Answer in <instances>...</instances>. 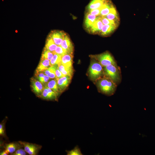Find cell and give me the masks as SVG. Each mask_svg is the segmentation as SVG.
I'll use <instances>...</instances> for the list:
<instances>
[{"label": "cell", "mask_w": 155, "mask_h": 155, "mask_svg": "<svg viewBox=\"0 0 155 155\" xmlns=\"http://www.w3.org/2000/svg\"><path fill=\"white\" fill-rule=\"evenodd\" d=\"M9 154V153L5 149L1 151L0 153V155H7Z\"/></svg>", "instance_id": "33"}, {"label": "cell", "mask_w": 155, "mask_h": 155, "mask_svg": "<svg viewBox=\"0 0 155 155\" xmlns=\"http://www.w3.org/2000/svg\"><path fill=\"white\" fill-rule=\"evenodd\" d=\"M26 152L30 155H37L42 148L40 145L24 141H19Z\"/></svg>", "instance_id": "5"}, {"label": "cell", "mask_w": 155, "mask_h": 155, "mask_svg": "<svg viewBox=\"0 0 155 155\" xmlns=\"http://www.w3.org/2000/svg\"><path fill=\"white\" fill-rule=\"evenodd\" d=\"M103 25L101 16H98L95 22L89 30L92 33H100Z\"/></svg>", "instance_id": "11"}, {"label": "cell", "mask_w": 155, "mask_h": 155, "mask_svg": "<svg viewBox=\"0 0 155 155\" xmlns=\"http://www.w3.org/2000/svg\"><path fill=\"white\" fill-rule=\"evenodd\" d=\"M104 16L108 19L114 21L117 23L119 22L118 15L115 8L114 6L111 8L109 13Z\"/></svg>", "instance_id": "21"}, {"label": "cell", "mask_w": 155, "mask_h": 155, "mask_svg": "<svg viewBox=\"0 0 155 155\" xmlns=\"http://www.w3.org/2000/svg\"><path fill=\"white\" fill-rule=\"evenodd\" d=\"M61 46L68 53L73 54V46L68 35H66L65 36Z\"/></svg>", "instance_id": "10"}, {"label": "cell", "mask_w": 155, "mask_h": 155, "mask_svg": "<svg viewBox=\"0 0 155 155\" xmlns=\"http://www.w3.org/2000/svg\"><path fill=\"white\" fill-rule=\"evenodd\" d=\"M97 16L92 15L88 12L86 15L84 26L86 28L89 30L96 20Z\"/></svg>", "instance_id": "16"}, {"label": "cell", "mask_w": 155, "mask_h": 155, "mask_svg": "<svg viewBox=\"0 0 155 155\" xmlns=\"http://www.w3.org/2000/svg\"><path fill=\"white\" fill-rule=\"evenodd\" d=\"M68 53L64 49L61 45L58 46L56 49L54 53L57 54L62 56Z\"/></svg>", "instance_id": "28"}, {"label": "cell", "mask_w": 155, "mask_h": 155, "mask_svg": "<svg viewBox=\"0 0 155 155\" xmlns=\"http://www.w3.org/2000/svg\"><path fill=\"white\" fill-rule=\"evenodd\" d=\"M55 75L56 79L59 78L63 77L62 73L58 68V65L57 67L55 70Z\"/></svg>", "instance_id": "32"}, {"label": "cell", "mask_w": 155, "mask_h": 155, "mask_svg": "<svg viewBox=\"0 0 155 155\" xmlns=\"http://www.w3.org/2000/svg\"><path fill=\"white\" fill-rule=\"evenodd\" d=\"M104 76L113 81L117 85L121 82L120 68L118 65H110L103 67Z\"/></svg>", "instance_id": "2"}, {"label": "cell", "mask_w": 155, "mask_h": 155, "mask_svg": "<svg viewBox=\"0 0 155 155\" xmlns=\"http://www.w3.org/2000/svg\"><path fill=\"white\" fill-rule=\"evenodd\" d=\"M57 46L54 43L51 38L49 36L46 40L44 49L50 51L54 54Z\"/></svg>", "instance_id": "19"}, {"label": "cell", "mask_w": 155, "mask_h": 155, "mask_svg": "<svg viewBox=\"0 0 155 155\" xmlns=\"http://www.w3.org/2000/svg\"><path fill=\"white\" fill-rule=\"evenodd\" d=\"M92 57L99 61L103 67L110 65H117L113 57L108 52L96 55Z\"/></svg>", "instance_id": "4"}, {"label": "cell", "mask_w": 155, "mask_h": 155, "mask_svg": "<svg viewBox=\"0 0 155 155\" xmlns=\"http://www.w3.org/2000/svg\"><path fill=\"white\" fill-rule=\"evenodd\" d=\"M5 122L4 120L0 124V135L3 137H5L6 136Z\"/></svg>", "instance_id": "29"}, {"label": "cell", "mask_w": 155, "mask_h": 155, "mask_svg": "<svg viewBox=\"0 0 155 155\" xmlns=\"http://www.w3.org/2000/svg\"><path fill=\"white\" fill-rule=\"evenodd\" d=\"M44 85L59 94L61 93L59 90L56 79L49 81Z\"/></svg>", "instance_id": "22"}, {"label": "cell", "mask_w": 155, "mask_h": 155, "mask_svg": "<svg viewBox=\"0 0 155 155\" xmlns=\"http://www.w3.org/2000/svg\"><path fill=\"white\" fill-rule=\"evenodd\" d=\"M30 81L32 91L36 96L40 97L43 91L44 86L41 82L34 78H31Z\"/></svg>", "instance_id": "7"}, {"label": "cell", "mask_w": 155, "mask_h": 155, "mask_svg": "<svg viewBox=\"0 0 155 155\" xmlns=\"http://www.w3.org/2000/svg\"><path fill=\"white\" fill-rule=\"evenodd\" d=\"M50 61L46 59H40V61L36 70V73L43 72L51 66Z\"/></svg>", "instance_id": "13"}, {"label": "cell", "mask_w": 155, "mask_h": 155, "mask_svg": "<svg viewBox=\"0 0 155 155\" xmlns=\"http://www.w3.org/2000/svg\"><path fill=\"white\" fill-rule=\"evenodd\" d=\"M73 54L67 53L62 56L61 63L67 67H73Z\"/></svg>", "instance_id": "14"}, {"label": "cell", "mask_w": 155, "mask_h": 155, "mask_svg": "<svg viewBox=\"0 0 155 155\" xmlns=\"http://www.w3.org/2000/svg\"><path fill=\"white\" fill-rule=\"evenodd\" d=\"M88 74L90 79L95 82L104 76L103 67L94 58L91 62Z\"/></svg>", "instance_id": "3"}, {"label": "cell", "mask_w": 155, "mask_h": 155, "mask_svg": "<svg viewBox=\"0 0 155 155\" xmlns=\"http://www.w3.org/2000/svg\"><path fill=\"white\" fill-rule=\"evenodd\" d=\"M54 54L50 51L44 49L41 59H46L50 61L53 58Z\"/></svg>", "instance_id": "25"}, {"label": "cell", "mask_w": 155, "mask_h": 155, "mask_svg": "<svg viewBox=\"0 0 155 155\" xmlns=\"http://www.w3.org/2000/svg\"><path fill=\"white\" fill-rule=\"evenodd\" d=\"M117 26V25H103L100 34L102 36H107L114 31Z\"/></svg>", "instance_id": "17"}, {"label": "cell", "mask_w": 155, "mask_h": 155, "mask_svg": "<svg viewBox=\"0 0 155 155\" xmlns=\"http://www.w3.org/2000/svg\"><path fill=\"white\" fill-rule=\"evenodd\" d=\"M44 88L40 97L44 100H57L59 94L44 85Z\"/></svg>", "instance_id": "6"}, {"label": "cell", "mask_w": 155, "mask_h": 155, "mask_svg": "<svg viewBox=\"0 0 155 155\" xmlns=\"http://www.w3.org/2000/svg\"><path fill=\"white\" fill-rule=\"evenodd\" d=\"M57 66L58 65L51 66L48 69L44 71L43 73L51 79L55 78V70Z\"/></svg>", "instance_id": "23"}, {"label": "cell", "mask_w": 155, "mask_h": 155, "mask_svg": "<svg viewBox=\"0 0 155 155\" xmlns=\"http://www.w3.org/2000/svg\"><path fill=\"white\" fill-rule=\"evenodd\" d=\"M21 147L16 150V151L11 155H26L28 154L26 152L24 149Z\"/></svg>", "instance_id": "30"}, {"label": "cell", "mask_w": 155, "mask_h": 155, "mask_svg": "<svg viewBox=\"0 0 155 155\" xmlns=\"http://www.w3.org/2000/svg\"><path fill=\"white\" fill-rule=\"evenodd\" d=\"M108 1L107 0H92L87 7L88 10L100 8Z\"/></svg>", "instance_id": "15"}, {"label": "cell", "mask_w": 155, "mask_h": 155, "mask_svg": "<svg viewBox=\"0 0 155 155\" xmlns=\"http://www.w3.org/2000/svg\"><path fill=\"white\" fill-rule=\"evenodd\" d=\"M71 78L70 76H65L55 78L57 80L59 90L61 93L65 90L67 87L70 82Z\"/></svg>", "instance_id": "9"}, {"label": "cell", "mask_w": 155, "mask_h": 155, "mask_svg": "<svg viewBox=\"0 0 155 155\" xmlns=\"http://www.w3.org/2000/svg\"><path fill=\"white\" fill-rule=\"evenodd\" d=\"M101 8L95 9L90 10L88 11V12L90 14L96 16H99L100 15Z\"/></svg>", "instance_id": "31"}, {"label": "cell", "mask_w": 155, "mask_h": 155, "mask_svg": "<svg viewBox=\"0 0 155 155\" xmlns=\"http://www.w3.org/2000/svg\"><path fill=\"white\" fill-rule=\"evenodd\" d=\"M21 147H23L18 142L5 144L4 147L5 149L11 155L18 149Z\"/></svg>", "instance_id": "12"}, {"label": "cell", "mask_w": 155, "mask_h": 155, "mask_svg": "<svg viewBox=\"0 0 155 155\" xmlns=\"http://www.w3.org/2000/svg\"><path fill=\"white\" fill-rule=\"evenodd\" d=\"M67 155H83L78 146H75L73 149L70 151H66Z\"/></svg>", "instance_id": "26"}, {"label": "cell", "mask_w": 155, "mask_h": 155, "mask_svg": "<svg viewBox=\"0 0 155 155\" xmlns=\"http://www.w3.org/2000/svg\"><path fill=\"white\" fill-rule=\"evenodd\" d=\"M62 56L58 54L55 53L51 59L50 61L51 66L56 65L61 62Z\"/></svg>", "instance_id": "24"}, {"label": "cell", "mask_w": 155, "mask_h": 155, "mask_svg": "<svg viewBox=\"0 0 155 155\" xmlns=\"http://www.w3.org/2000/svg\"><path fill=\"white\" fill-rule=\"evenodd\" d=\"M95 82L98 91L101 93L111 96L115 92L117 85L110 79L103 76Z\"/></svg>", "instance_id": "1"}, {"label": "cell", "mask_w": 155, "mask_h": 155, "mask_svg": "<svg viewBox=\"0 0 155 155\" xmlns=\"http://www.w3.org/2000/svg\"><path fill=\"white\" fill-rule=\"evenodd\" d=\"M66 35L63 31L59 30L52 31L49 36L57 46L61 45L65 36Z\"/></svg>", "instance_id": "8"}, {"label": "cell", "mask_w": 155, "mask_h": 155, "mask_svg": "<svg viewBox=\"0 0 155 155\" xmlns=\"http://www.w3.org/2000/svg\"><path fill=\"white\" fill-rule=\"evenodd\" d=\"M58 65L63 76H69L72 77L73 72V67H67L62 64L61 62L59 63Z\"/></svg>", "instance_id": "18"}, {"label": "cell", "mask_w": 155, "mask_h": 155, "mask_svg": "<svg viewBox=\"0 0 155 155\" xmlns=\"http://www.w3.org/2000/svg\"><path fill=\"white\" fill-rule=\"evenodd\" d=\"M101 18L102 22L104 25L113 24L117 25L118 24L115 21L109 20L105 16H101Z\"/></svg>", "instance_id": "27"}, {"label": "cell", "mask_w": 155, "mask_h": 155, "mask_svg": "<svg viewBox=\"0 0 155 155\" xmlns=\"http://www.w3.org/2000/svg\"><path fill=\"white\" fill-rule=\"evenodd\" d=\"M113 6L108 1L101 7L99 16H104L109 13Z\"/></svg>", "instance_id": "20"}]
</instances>
